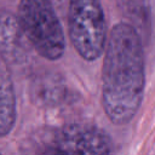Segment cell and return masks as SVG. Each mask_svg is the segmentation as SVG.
Here are the masks:
<instances>
[{
	"instance_id": "cell-8",
	"label": "cell",
	"mask_w": 155,
	"mask_h": 155,
	"mask_svg": "<svg viewBox=\"0 0 155 155\" xmlns=\"http://www.w3.org/2000/svg\"><path fill=\"white\" fill-rule=\"evenodd\" d=\"M128 13V16L138 22H144L145 21V15L148 16V7H149V1L148 0H124L122 5Z\"/></svg>"
},
{
	"instance_id": "cell-2",
	"label": "cell",
	"mask_w": 155,
	"mask_h": 155,
	"mask_svg": "<svg viewBox=\"0 0 155 155\" xmlns=\"http://www.w3.org/2000/svg\"><path fill=\"white\" fill-rule=\"evenodd\" d=\"M17 16L29 44L41 57L57 61L63 56L65 38L50 0H21Z\"/></svg>"
},
{
	"instance_id": "cell-4",
	"label": "cell",
	"mask_w": 155,
	"mask_h": 155,
	"mask_svg": "<svg viewBox=\"0 0 155 155\" xmlns=\"http://www.w3.org/2000/svg\"><path fill=\"white\" fill-rule=\"evenodd\" d=\"M53 143L67 155H110L111 142L101 128L87 124H70L56 136Z\"/></svg>"
},
{
	"instance_id": "cell-5",
	"label": "cell",
	"mask_w": 155,
	"mask_h": 155,
	"mask_svg": "<svg viewBox=\"0 0 155 155\" xmlns=\"http://www.w3.org/2000/svg\"><path fill=\"white\" fill-rule=\"evenodd\" d=\"M30 47L18 16L0 8V57L7 64H22L29 58Z\"/></svg>"
},
{
	"instance_id": "cell-7",
	"label": "cell",
	"mask_w": 155,
	"mask_h": 155,
	"mask_svg": "<svg viewBox=\"0 0 155 155\" xmlns=\"http://www.w3.org/2000/svg\"><path fill=\"white\" fill-rule=\"evenodd\" d=\"M61 96L62 87L58 80L53 76H38L31 84V97L38 104L52 105L59 101Z\"/></svg>"
},
{
	"instance_id": "cell-6",
	"label": "cell",
	"mask_w": 155,
	"mask_h": 155,
	"mask_svg": "<svg viewBox=\"0 0 155 155\" xmlns=\"http://www.w3.org/2000/svg\"><path fill=\"white\" fill-rule=\"evenodd\" d=\"M16 94L7 63L0 57V137H6L16 124Z\"/></svg>"
},
{
	"instance_id": "cell-10",
	"label": "cell",
	"mask_w": 155,
	"mask_h": 155,
	"mask_svg": "<svg viewBox=\"0 0 155 155\" xmlns=\"http://www.w3.org/2000/svg\"><path fill=\"white\" fill-rule=\"evenodd\" d=\"M0 155H1V154H0Z\"/></svg>"
},
{
	"instance_id": "cell-3",
	"label": "cell",
	"mask_w": 155,
	"mask_h": 155,
	"mask_svg": "<svg viewBox=\"0 0 155 155\" xmlns=\"http://www.w3.org/2000/svg\"><path fill=\"white\" fill-rule=\"evenodd\" d=\"M69 39L86 61H94L104 52L107 24L99 0H69Z\"/></svg>"
},
{
	"instance_id": "cell-9",
	"label": "cell",
	"mask_w": 155,
	"mask_h": 155,
	"mask_svg": "<svg viewBox=\"0 0 155 155\" xmlns=\"http://www.w3.org/2000/svg\"><path fill=\"white\" fill-rule=\"evenodd\" d=\"M40 155H67V154H65L63 150H61L54 143H51V144L46 145V147L41 150Z\"/></svg>"
},
{
	"instance_id": "cell-1",
	"label": "cell",
	"mask_w": 155,
	"mask_h": 155,
	"mask_svg": "<svg viewBox=\"0 0 155 155\" xmlns=\"http://www.w3.org/2000/svg\"><path fill=\"white\" fill-rule=\"evenodd\" d=\"M145 85L144 52L137 29L128 23L113 27L104 47L102 103L109 120L125 125L138 111Z\"/></svg>"
}]
</instances>
